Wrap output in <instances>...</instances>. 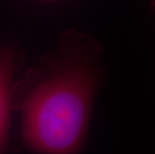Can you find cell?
Instances as JSON below:
<instances>
[{"label":"cell","instance_id":"obj_1","mask_svg":"<svg viewBox=\"0 0 155 154\" xmlns=\"http://www.w3.org/2000/svg\"><path fill=\"white\" fill-rule=\"evenodd\" d=\"M97 84L96 71L85 63L69 65L40 81L21 103L25 146L45 154L80 150Z\"/></svg>","mask_w":155,"mask_h":154},{"label":"cell","instance_id":"obj_2","mask_svg":"<svg viewBox=\"0 0 155 154\" xmlns=\"http://www.w3.org/2000/svg\"><path fill=\"white\" fill-rule=\"evenodd\" d=\"M14 70L13 51L9 48L0 47V152L5 149L8 138Z\"/></svg>","mask_w":155,"mask_h":154},{"label":"cell","instance_id":"obj_3","mask_svg":"<svg viewBox=\"0 0 155 154\" xmlns=\"http://www.w3.org/2000/svg\"><path fill=\"white\" fill-rule=\"evenodd\" d=\"M153 8L155 9V0H154V1H153Z\"/></svg>","mask_w":155,"mask_h":154},{"label":"cell","instance_id":"obj_4","mask_svg":"<svg viewBox=\"0 0 155 154\" xmlns=\"http://www.w3.org/2000/svg\"><path fill=\"white\" fill-rule=\"evenodd\" d=\"M45 1H53V0H45Z\"/></svg>","mask_w":155,"mask_h":154}]
</instances>
